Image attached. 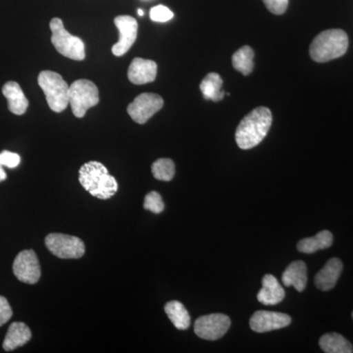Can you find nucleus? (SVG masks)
Here are the masks:
<instances>
[{
	"instance_id": "nucleus-24",
	"label": "nucleus",
	"mask_w": 353,
	"mask_h": 353,
	"mask_svg": "<svg viewBox=\"0 0 353 353\" xmlns=\"http://www.w3.org/2000/svg\"><path fill=\"white\" fill-rule=\"evenodd\" d=\"M152 171L155 179L164 182H170L175 176V164L169 158H161L152 164Z\"/></svg>"
},
{
	"instance_id": "nucleus-4",
	"label": "nucleus",
	"mask_w": 353,
	"mask_h": 353,
	"mask_svg": "<svg viewBox=\"0 0 353 353\" xmlns=\"http://www.w3.org/2000/svg\"><path fill=\"white\" fill-rule=\"evenodd\" d=\"M38 82L51 110L57 113L64 111L69 104V85L62 76L55 72L43 71L39 75Z\"/></svg>"
},
{
	"instance_id": "nucleus-11",
	"label": "nucleus",
	"mask_w": 353,
	"mask_h": 353,
	"mask_svg": "<svg viewBox=\"0 0 353 353\" xmlns=\"http://www.w3.org/2000/svg\"><path fill=\"white\" fill-rule=\"evenodd\" d=\"M116 27L119 30V41L112 46V53L115 57L126 54L134 46L138 37V22L132 16H117L114 20Z\"/></svg>"
},
{
	"instance_id": "nucleus-20",
	"label": "nucleus",
	"mask_w": 353,
	"mask_h": 353,
	"mask_svg": "<svg viewBox=\"0 0 353 353\" xmlns=\"http://www.w3.org/2000/svg\"><path fill=\"white\" fill-rule=\"evenodd\" d=\"M319 345L323 352L326 353L353 352L352 343L340 334H325L320 338Z\"/></svg>"
},
{
	"instance_id": "nucleus-6",
	"label": "nucleus",
	"mask_w": 353,
	"mask_h": 353,
	"mask_svg": "<svg viewBox=\"0 0 353 353\" xmlns=\"http://www.w3.org/2000/svg\"><path fill=\"white\" fill-rule=\"evenodd\" d=\"M99 102V88L92 81L78 80L70 85L69 104L77 118H83Z\"/></svg>"
},
{
	"instance_id": "nucleus-13",
	"label": "nucleus",
	"mask_w": 353,
	"mask_h": 353,
	"mask_svg": "<svg viewBox=\"0 0 353 353\" xmlns=\"http://www.w3.org/2000/svg\"><path fill=\"white\" fill-rule=\"evenodd\" d=\"M157 76V64L152 60L134 58L128 70V79L134 85L152 83Z\"/></svg>"
},
{
	"instance_id": "nucleus-32",
	"label": "nucleus",
	"mask_w": 353,
	"mask_h": 353,
	"mask_svg": "<svg viewBox=\"0 0 353 353\" xmlns=\"http://www.w3.org/2000/svg\"><path fill=\"white\" fill-rule=\"evenodd\" d=\"M352 319H353V312H352Z\"/></svg>"
},
{
	"instance_id": "nucleus-25",
	"label": "nucleus",
	"mask_w": 353,
	"mask_h": 353,
	"mask_svg": "<svg viewBox=\"0 0 353 353\" xmlns=\"http://www.w3.org/2000/svg\"><path fill=\"white\" fill-rule=\"evenodd\" d=\"M143 208L146 210L152 211L154 214H160L164 210V202L162 197L157 192H152L146 194L145 202H143Z\"/></svg>"
},
{
	"instance_id": "nucleus-27",
	"label": "nucleus",
	"mask_w": 353,
	"mask_h": 353,
	"mask_svg": "<svg viewBox=\"0 0 353 353\" xmlns=\"http://www.w3.org/2000/svg\"><path fill=\"white\" fill-rule=\"evenodd\" d=\"M265 6L270 12L282 15L289 6V0H263Z\"/></svg>"
},
{
	"instance_id": "nucleus-31",
	"label": "nucleus",
	"mask_w": 353,
	"mask_h": 353,
	"mask_svg": "<svg viewBox=\"0 0 353 353\" xmlns=\"http://www.w3.org/2000/svg\"><path fill=\"white\" fill-rule=\"evenodd\" d=\"M138 14L139 16H143V11L141 9H139Z\"/></svg>"
},
{
	"instance_id": "nucleus-18",
	"label": "nucleus",
	"mask_w": 353,
	"mask_h": 353,
	"mask_svg": "<svg viewBox=\"0 0 353 353\" xmlns=\"http://www.w3.org/2000/svg\"><path fill=\"white\" fill-rule=\"evenodd\" d=\"M32 338L31 330L24 323L15 322L10 325L3 341V348L6 352H12L16 348L23 347Z\"/></svg>"
},
{
	"instance_id": "nucleus-19",
	"label": "nucleus",
	"mask_w": 353,
	"mask_h": 353,
	"mask_svg": "<svg viewBox=\"0 0 353 353\" xmlns=\"http://www.w3.org/2000/svg\"><path fill=\"white\" fill-rule=\"evenodd\" d=\"M334 236L331 232L321 231L311 238L303 239L297 243L299 252L311 254L318 250H326L333 245Z\"/></svg>"
},
{
	"instance_id": "nucleus-22",
	"label": "nucleus",
	"mask_w": 353,
	"mask_h": 353,
	"mask_svg": "<svg viewBox=\"0 0 353 353\" xmlns=\"http://www.w3.org/2000/svg\"><path fill=\"white\" fill-rule=\"evenodd\" d=\"M165 312L176 329L181 330V331L189 329L190 316L183 303L176 301H169L165 305Z\"/></svg>"
},
{
	"instance_id": "nucleus-28",
	"label": "nucleus",
	"mask_w": 353,
	"mask_h": 353,
	"mask_svg": "<svg viewBox=\"0 0 353 353\" xmlns=\"http://www.w3.org/2000/svg\"><path fill=\"white\" fill-rule=\"evenodd\" d=\"M21 157L17 153L7 152L4 150L0 153V164L8 168H16L20 164Z\"/></svg>"
},
{
	"instance_id": "nucleus-7",
	"label": "nucleus",
	"mask_w": 353,
	"mask_h": 353,
	"mask_svg": "<svg viewBox=\"0 0 353 353\" xmlns=\"http://www.w3.org/2000/svg\"><path fill=\"white\" fill-rule=\"evenodd\" d=\"M46 245L53 255L61 259H81L85 252V243L77 236L63 234H50Z\"/></svg>"
},
{
	"instance_id": "nucleus-29",
	"label": "nucleus",
	"mask_w": 353,
	"mask_h": 353,
	"mask_svg": "<svg viewBox=\"0 0 353 353\" xmlns=\"http://www.w3.org/2000/svg\"><path fill=\"white\" fill-rule=\"evenodd\" d=\"M12 315V308H11L8 301L6 297L0 296V327L8 322Z\"/></svg>"
},
{
	"instance_id": "nucleus-9",
	"label": "nucleus",
	"mask_w": 353,
	"mask_h": 353,
	"mask_svg": "<svg viewBox=\"0 0 353 353\" xmlns=\"http://www.w3.org/2000/svg\"><path fill=\"white\" fill-rule=\"evenodd\" d=\"M164 105V101L160 95L141 94L128 106L130 117L138 124H145L150 118Z\"/></svg>"
},
{
	"instance_id": "nucleus-12",
	"label": "nucleus",
	"mask_w": 353,
	"mask_h": 353,
	"mask_svg": "<svg viewBox=\"0 0 353 353\" xmlns=\"http://www.w3.org/2000/svg\"><path fill=\"white\" fill-rule=\"evenodd\" d=\"M292 323V318L285 313L259 310L250 318V325L256 333H267L285 328Z\"/></svg>"
},
{
	"instance_id": "nucleus-16",
	"label": "nucleus",
	"mask_w": 353,
	"mask_h": 353,
	"mask_svg": "<svg viewBox=\"0 0 353 353\" xmlns=\"http://www.w3.org/2000/svg\"><path fill=\"white\" fill-rule=\"evenodd\" d=\"M2 94L8 101V109L15 115H23L27 111L29 101L25 97L19 83L8 82L2 88Z\"/></svg>"
},
{
	"instance_id": "nucleus-17",
	"label": "nucleus",
	"mask_w": 353,
	"mask_h": 353,
	"mask_svg": "<svg viewBox=\"0 0 353 353\" xmlns=\"http://www.w3.org/2000/svg\"><path fill=\"white\" fill-rule=\"evenodd\" d=\"M285 287H294L297 292L305 290L307 284V267L303 261H294L285 269L282 276Z\"/></svg>"
},
{
	"instance_id": "nucleus-5",
	"label": "nucleus",
	"mask_w": 353,
	"mask_h": 353,
	"mask_svg": "<svg viewBox=\"0 0 353 353\" xmlns=\"http://www.w3.org/2000/svg\"><path fill=\"white\" fill-rule=\"evenodd\" d=\"M50 30L52 32L51 43L58 52L70 59L82 61L85 58V46L78 37L73 36L65 29L63 22L59 18L50 21Z\"/></svg>"
},
{
	"instance_id": "nucleus-30",
	"label": "nucleus",
	"mask_w": 353,
	"mask_h": 353,
	"mask_svg": "<svg viewBox=\"0 0 353 353\" xmlns=\"http://www.w3.org/2000/svg\"><path fill=\"white\" fill-rule=\"evenodd\" d=\"M7 178L6 171H4L3 166L0 164V182H3Z\"/></svg>"
},
{
	"instance_id": "nucleus-15",
	"label": "nucleus",
	"mask_w": 353,
	"mask_h": 353,
	"mask_svg": "<svg viewBox=\"0 0 353 353\" xmlns=\"http://www.w3.org/2000/svg\"><path fill=\"white\" fill-rule=\"evenodd\" d=\"M343 262L340 259H336V257L330 259L316 275V287L324 292L334 289L340 278L341 272H343Z\"/></svg>"
},
{
	"instance_id": "nucleus-1",
	"label": "nucleus",
	"mask_w": 353,
	"mask_h": 353,
	"mask_svg": "<svg viewBox=\"0 0 353 353\" xmlns=\"http://www.w3.org/2000/svg\"><path fill=\"white\" fill-rule=\"evenodd\" d=\"M272 113L267 108H257L248 114L236 131V141L241 150H250L259 145L270 130Z\"/></svg>"
},
{
	"instance_id": "nucleus-10",
	"label": "nucleus",
	"mask_w": 353,
	"mask_h": 353,
	"mask_svg": "<svg viewBox=\"0 0 353 353\" xmlns=\"http://www.w3.org/2000/svg\"><path fill=\"white\" fill-rule=\"evenodd\" d=\"M13 273L20 282L34 285L39 282L41 271L38 256L32 250H23L13 263Z\"/></svg>"
},
{
	"instance_id": "nucleus-2",
	"label": "nucleus",
	"mask_w": 353,
	"mask_h": 353,
	"mask_svg": "<svg viewBox=\"0 0 353 353\" xmlns=\"http://www.w3.org/2000/svg\"><path fill=\"white\" fill-rule=\"evenodd\" d=\"M79 181L83 189L99 199H111L118 192L117 181L101 162L83 164L79 172Z\"/></svg>"
},
{
	"instance_id": "nucleus-14",
	"label": "nucleus",
	"mask_w": 353,
	"mask_h": 353,
	"mask_svg": "<svg viewBox=\"0 0 353 353\" xmlns=\"http://www.w3.org/2000/svg\"><path fill=\"white\" fill-rule=\"evenodd\" d=\"M285 290L277 280L270 274L265 275L262 279V289L257 294L259 303L264 305H275L282 303L285 299Z\"/></svg>"
},
{
	"instance_id": "nucleus-26",
	"label": "nucleus",
	"mask_w": 353,
	"mask_h": 353,
	"mask_svg": "<svg viewBox=\"0 0 353 353\" xmlns=\"http://www.w3.org/2000/svg\"><path fill=\"white\" fill-rule=\"evenodd\" d=\"M150 19L159 23L167 22V21H170L174 17V13L168 7L164 6L153 7L150 10Z\"/></svg>"
},
{
	"instance_id": "nucleus-23",
	"label": "nucleus",
	"mask_w": 353,
	"mask_h": 353,
	"mask_svg": "<svg viewBox=\"0 0 353 353\" xmlns=\"http://www.w3.org/2000/svg\"><path fill=\"white\" fill-rule=\"evenodd\" d=\"M253 57L254 52L250 46H245L236 51L233 55V66L243 75L248 76L253 70Z\"/></svg>"
},
{
	"instance_id": "nucleus-21",
	"label": "nucleus",
	"mask_w": 353,
	"mask_h": 353,
	"mask_svg": "<svg viewBox=\"0 0 353 353\" xmlns=\"http://www.w3.org/2000/svg\"><path fill=\"white\" fill-rule=\"evenodd\" d=\"M222 85V79L218 74L209 73L201 83V90L204 99L216 102L222 101L225 97Z\"/></svg>"
},
{
	"instance_id": "nucleus-3",
	"label": "nucleus",
	"mask_w": 353,
	"mask_h": 353,
	"mask_svg": "<svg viewBox=\"0 0 353 353\" xmlns=\"http://www.w3.org/2000/svg\"><path fill=\"white\" fill-rule=\"evenodd\" d=\"M348 38L343 30H328L320 32L310 46V57L316 62L325 63L345 54Z\"/></svg>"
},
{
	"instance_id": "nucleus-8",
	"label": "nucleus",
	"mask_w": 353,
	"mask_h": 353,
	"mask_svg": "<svg viewBox=\"0 0 353 353\" xmlns=\"http://www.w3.org/2000/svg\"><path fill=\"white\" fill-rule=\"evenodd\" d=\"M231 326V320L222 313L204 315L194 323L196 336L206 341H216L222 338Z\"/></svg>"
}]
</instances>
